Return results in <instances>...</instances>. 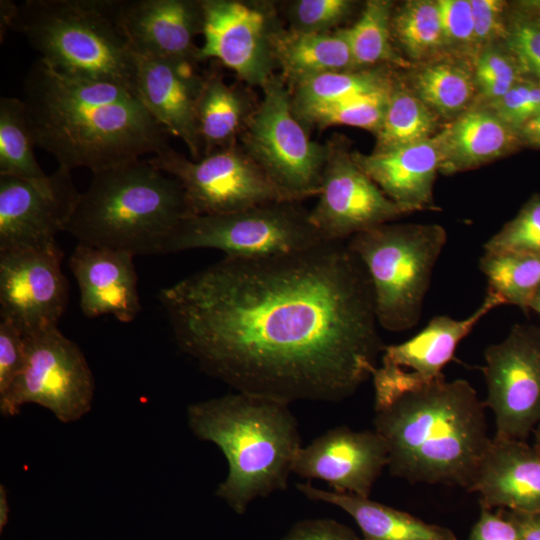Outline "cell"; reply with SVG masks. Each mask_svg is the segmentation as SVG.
Segmentation results:
<instances>
[{
    "label": "cell",
    "instance_id": "cell-1",
    "mask_svg": "<svg viewBox=\"0 0 540 540\" xmlns=\"http://www.w3.org/2000/svg\"><path fill=\"white\" fill-rule=\"evenodd\" d=\"M176 344L237 392L339 402L385 345L368 274L347 244L225 256L158 293Z\"/></svg>",
    "mask_w": 540,
    "mask_h": 540
},
{
    "label": "cell",
    "instance_id": "cell-2",
    "mask_svg": "<svg viewBox=\"0 0 540 540\" xmlns=\"http://www.w3.org/2000/svg\"><path fill=\"white\" fill-rule=\"evenodd\" d=\"M23 101L35 146L69 170L94 173L170 147V134L134 91L68 76L40 58L25 76Z\"/></svg>",
    "mask_w": 540,
    "mask_h": 540
},
{
    "label": "cell",
    "instance_id": "cell-3",
    "mask_svg": "<svg viewBox=\"0 0 540 540\" xmlns=\"http://www.w3.org/2000/svg\"><path fill=\"white\" fill-rule=\"evenodd\" d=\"M374 430L386 442L392 476L466 490L492 440L474 387L444 376L375 410Z\"/></svg>",
    "mask_w": 540,
    "mask_h": 540
},
{
    "label": "cell",
    "instance_id": "cell-4",
    "mask_svg": "<svg viewBox=\"0 0 540 540\" xmlns=\"http://www.w3.org/2000/svg\"><path fill=\"white\" fill-rule=\"evenodd\" d=\"M188 426L224 454L228 474L215 495L237 514L257 498L285 490L301 449L289 404L248 393L226 394L187 407Z\"/></svg>",
    "mask_w": 540,
    "mask_h": 540
},
{
    "label": "cell",
    "instance_id": "cell-5",
    "mask_svg": "<svg viewBox=\"0 0 540 540\" xmlns=\"http://www.w3.org/2000/svg\"><path fill=\"white\" fill-rule=\"evenodd\" d=\"M189 216L180 183L148 158L137 159L94 172L65 231L78 244L133 256L165 254Z\"/></svg>",
    "mask_w": 540,
    "mask_h": 540
},
{
    "label": "cell",
    "instance_id": "cell-6",
    "mask_svg": "<svg viewBox=\"0 0 540 540\" xmlns=\"http://www.w3.org/2000/svg\"><path fill=\"white\" fill-rule=\"evenodd\" d=\"M116 0L0 2L1 32L23 35L39 58L71 77L111 82L137 93L136 60Z\"/></svg>",
    "mask_w": 540,
    "mask_h": 540
},
{
    "label": "cell",
    "instance_id": "cell-7",
    "mask_svg": "<svg viewBox=\"0 0 540 540\" xmlns=\"http://www.w3.org/2000/svg\"><path fill=\"white\" fill-rule=\"evenodd\" d=\"M446 241L441 225L418 223H385L349 239L370 279L376 319L384 329L403 332L418 323Z\"/></svg>",
    "mask_w": 540,
    "mask_h": 540
},
{
    "label": "cell",
    "instance_id": "cell-8",
    "mask_svg": "<svg viewBox=\"0 0 540 540\" xmlns=\"http://www.w3.org/2000/svg\"><path fill=\"white\" fill-rule=\"evenodd\" d=\"M261 87L262 100L239 135L241 147L290 200L318 196L328 144L309 137L283 77L273 74Z\"/></svg>",
    "mask_w": 540,
    "mask_h": 540
},
{
    "label": "cell",
    "instance_id": "cell-9",
    "mask_svg": "<svg viewBox=\"0 0 540 540\" xmlns=\"http://www.w3.org/2000/svg\"><path fill=\"white\" fill-rule=\"evenodd\" d=\"M325 242L296 201L271 202L245 210L185 218L165 254L210 248L232 257H265L304 250Z\"/></svg>",
    "mask_w": 540,
    "mask_h": 540
},
{
    "label": "cell",
    "instance_id": "cell-10",
    "mask_svg": "<svg viewBox=\"0 0 540 540\" xmlns=\"http://www.w3.org/2000/svg\"><path fill=\"white\" fill-rule=\"evenodd\" d=\"M24 367L0 397L3 416H15L27 403L40 405L62 423L87 414L94 397V378L79 346L58 327L24 335Z\"/></svg>",
    "mask_w": 540,
    "mask_h": 540
},
{
    "label": "cell",
    "instance_id": "cell-11",
    "mask_svg": "<svg viewBox=\"0 0 540 540\" xmlns=\"http://www.w3.org/2000/svg\"><path fill=\"white\" fill-rule=\"evenodd\" d=\"M148 159L180 183L191 216L228 214L271 202L292 201L237 143L196 161L171 147Z\"/></svg>",
    "mask_w": 540,
    "mask_h": 540
},
{
    "label": "cell",
    "instance_id": "cell-12",
    "mask_svg": "<svg viewBox=\"0 0 540 540\" xmlns=\"http://www.w3.org/2000/svg\"><path fill=\"white\" fill-rule=\"evenodd\" d=\"M482 368L495 438L526 441L540 423V327L514 325L488 346Z\"/></svg>",
    "mask_w": 540,
    "mask_h": 540
},
{
    "label": "cell",
    "instance_id": "cell-13",
    "mask_svg": "<svg viewBox=\"0 0 540 540\" xmlns=\"http://www.w3.org/2000/svg\"><path fill=\"white\" fill-rule=\"evenodd\" d=\"M316 205L309 220L325 242L343 241L389 223L405 212L357 165L347 143H328Z\"/></svg>",
    "mask_w": 540,
    "mask_h": 540
},
{
    "label": "cell",
    "instance_id": "cell-14",
    "mask_svg": "<svg viewBox=\"0 0 540 540\" xmlns=\"http://www.w3.org/2000/svg\"><path fill=\"white\" fill-rule=\"evenodd\" d=\"M502 304L505 303L500 296L487 290L481 305L467 318L435 316L412 338L385 346L382 364L372 373L374 411L401 394L442 377V369L454 358L461 340L485 315Z\"/></svg>",
    "mask_w": 540,
    "mask_h": 540
},
{
    "label": "cell",
    "instance_id": "cell-15",
    "mask_svg": "<svg viewBox=\"0 0 540 540\" xmlns=\"http://www.w3.org/2000/svg\"><path fill=\"white\" fill-rule=\"evenodd\" d=\"M57 242L0 251V320L23 335L57 327L69 300Z\"/></svg>",
    "mask_w": 540,
    "mask_h": 540
},
{
    "label": "cell",
    "instance_id": "cell-16",
    "mask_svg": "<svg viewBox=\"0 0 540 540\" xmlns=\"http://www.w3.org/2000/svg\"><path fill=\"white\" fill-rule=\"evenodd\" d=\"M80 195L65 167L40 182L0 175V251L55 243Z\"/></svg>",
    "mask_w": 540,
    "mask_h": 540
},
{
    "label": "cell",
    "instance_id": "cell-17",
    "mask_svg": "<svg viewBox=\"0 0 540 540\" xmlns=\"http://www.w3.org/2000/svg\"><path fill=\"white\" fill-rule=\"evenodd\" d=\"M203 43L198 61L215 59L252 85L262 86L276 65L265 11L240 1L203 0Z\"/></svg>",
    "mask_w": 540,
    "mask_h": 540
},
{
    "label": "cell",
    "instance_id": "cell-18",
    "mask_svg": "<svg viewBox=\"0 0 540 540\" xmlns=\"http://www.w3.org/2000/svg\"><path fill=\"white\" fill-rule=\"evenodd\" d=\"M388 465V448L376 430L339 426L301 447L292 473L327 482L334 492L369 497Z\"/></svg>",
    "mask_w": 540,
    "mask_h": 540
},
{
    "label": "cell",
    "instance_id": "cell-19",
    "mask_svg": "<svg viewBox=\"0 0 540 540\" xmlns=\"http://www.w3.org/2000/svg\"><path fill=\"white\" fill-rule=\"evenodd\" d=\"M117 21L134 53L195 64L203 0H116Z\"/></svg>",
    "mask_w": 540,
    "mask_h": 540
},
{
    "label": "cell",
    "instance_id": "cell-20",
    "mask_svg": "<svg viewBox=\"0 0 540 540\" xmlns=\"http://www.w3.org/2000/svg\"><path fill=\"white\" fill-rule=\"evenodd\" d=\"M134 55L138 96L168 133L185 143L191 159H201L197 113L205 75L197 74L193 63Z\"/></svg>",
    "mask_w": 540,
    "mask_h": 540
},
{
    "label": "cell",
    "instance_id": "cell-21",
    "mask_svg": "<svg viewBox=\"0 0 540 540\" xmlns=\"http://www.w3.org/2000/svg\"><path fill=\"white\" fill-rule=\"evenodd\" d=\"M133 258L128 252L77 244L68 264L86 317L111 314L129 323L138 316L142 306Z\"/></svg>",
    "mask_w": 540,
    "mask_h": 540
},
{
    "label": "cell",
    "instance_id": "cell-22",
    "mask_svg": "<svg viewBox=\"0 0 540 540\" xmlns=\"http://www.w3.org/2000/svg\"><path fill=\"white\" fill-rule=\"evenodd\" d=\"M469 492L483 508L540 512V455L526 441L492 437Z\"/></svg>",
    "mask_w": 540,
    "mask_h": 540
},
{
    "label": "cell",
    "instance_id": "cell-23",
    "mask_svg": "<svg viewBox=\"0 0 540 540\" xmlns=\"http://www.w3.org/2000/svg\"><path fill=\"white\" fill-rule=\"evenodd\" d=\"M357 165L405 214L439 210L433 188L440 167L436 137L370 154L352 151Z\"/></svg>",
    "mask_w": 540,
    "mask_h": 540
},
{
    "label": "cell",
    "instance_id": "cell-24",
    "mask_svg": "<svg viewBox=\"0 0 540 540\" xmlns=\"http://www.w3.org/2000/svg\"><path fill=\"white\" fill-rule=\"evenodd\" d=\"M435 137L439 172L445 175L480 167L523 147L518 130L487 106L470 108Z\"/></svg>",
    "mask_w": 540,
    "mask_h": 540
},
{
    "label": "cell",
    "instance_id": "cell-25",
    "mask_svg": "<svg viewBox=\"0 0 540 540\" xmlns=\"http://www.w3.org/2000/svg\"><path fill=\"white\" fill-rule=\"evenodd\" d=\"M296 487L307 498L334 505L350 515L360 528L362 540H459L447 527L427 523L369 497L318 489L309 482Z\"/></svg>",
    "mask_w": 540,
    "mask_h": 540
},
{
    "label": "cell",
    "instance_id": "cell-26",
    "mask_svg": "<svg viewBox=\"0 0 540 540\" xmlns=\"http://www.w3.org/2000/svg\"><path fill=\"white\" fill-rule=\"evenodd\" d=\"M272 48L276 65L291 84L327 72L355 70L349 44L340 29L335 33L276 29Z\"/></svg>",
    "mask_w": 540,
    "mask_h": 540
},
{
    "label": "cell",
    "instance_id": "cell-27",
    "mask_svg": "<svg viewBox=\"0 0 540 540\" xmlns=\"http://www.w3.org/2000/svg\"><path fill=\"white\" fill-rule=\"evenodd\" d=\"M248 108L240 89L225 83L219 75H205L197 113L203 156L236 143L252 113Z\"/></svg>",
    "mask_w": 540,
    "mask_h": 540
},
{
    "label": "cell",
    "instance_id": "cell-28",
    "mask_svg": "<svg viewBox=\"0 0 540 540\" xmlns=\"http://www.w3.org/2000/svg\"><path fill=\"white\" fill-rule=\"evenodd\" d=\"M412 91L437 116L454 120L470 109L478 89L473 69L445 59L422 66L412 78Z\"/></svg>",
    "mask_w": 540,
    "mask_h": 540
},
{
    "label": "cell",
    "instance_id": "cell-29",
    "mask_svg": "<svg viewBox=\"0 0 540 540\" xmlns=\"http://www.w3.org/2000/svg\"><path fill=\"white\" fill-rule=\"evenodd\" d=\"M437 115L412 91L400 85L390 90L376 135V151L428 140L435 136Z\"/></svg>",
    "mask_w": 540,
    "mask_h": 540
},
{
    "label": "cell",
    "instance_id": "cell-30",
    "mask_svg": "<svg viewBox=\"0 0 540 540\" xmlns=\"http://www.w3.org/2000/svg\"><path fill=\"white\" fill-rule=\"evenodd\" d=\"M291 93L295 112L386 90L391 78L380 70L327 72L301 80Z\"/></svg>",
    "mask_w": 540,
    "mask_h": 540
},
{
    "label": "cell",
    "instance_id": "cell-31",
    "mask_svg": "<svg viewBox=\"0 0 540 540\" xmlns=\"http://www.w3.org/2000/svg\"><path fill=\"white\" fill-rule=\"evenodd\" d=\"M392 7L388 0L367 1L355 24L340 29L349 44L355 69L382 63L408 66L391 44Z\"/></svg>",
    "mask_w": 540,
    "mask_h": 540
},
{
    "label": "cell",
    "instance_id": "cell-32",
    "mask_svg": "<svg viewBox=\"0 0 540 540\" xmlns=\"http://www.w3.org/2000/svg\"><path fill=\"white\" fill-rule=\"evenodd\" d=\"M479 268L488 281L487 290L500 296L505 304L529 311L540 286V252H485Z\"/></svg>",
    "mask_w": 540,
    "mask_h": 540
},
{
    "label": "cell",
    "instance_id": "cell-33",
    "mask_svg": "<svg viewBox=\"0 0 540 540\" xmlns=\"http://www.w3.org/2000/svg\"><path fill=\"white\" fill-rule=\"evenodd\" d=\"M36 147L26 116L23 99H0V175L40 182L47 175L38 164Z\"/></svg>",
    "mask_w": 540,
    "mask_h": 540
},
{
    "label": "cell",
    "instance_id": "cell-34",
    "mask_svg": "<svg viewBox=\"0 0 540 540\" xmlns=\"http://www.w3.org/2000/svg\"><path fill=\"white\" fill-rule=\"evenodd\" d=\"M391 28L413 60L431 57L448 46L437 1L404 2L392 16Z\"/></svg>",
    "mask_w": 540,
    "mask_h": 540
},
{
    "label": "cell",
    "instance_id": "cell-35",
    "mask_svg": "<svg viewBox=\"0 0 540 540\" xmlns=\"http://www.w3.org/2000/svg\"><path fill=\"white\" fill-rule=\"evenodd\" d=\"M392 86L376 93L294 112L302 123L320 127L347 125L376 133Z\"/></svg>",
    "mask_w": 540,
    "mask_h": 540
},
{
    "label": "cell",
    "instance_id": "cell-36",
    "mask_svg": "<svg viewBox=\"0 0 540 540\" xmlns=\"http://www.w3.org/2000/svg\"><path fill=\"white\" fill-rule=\"evenodd\" d=\"M485 252H540V193L532 195L518 214L484 245Z\"/></svg>",
    "mask_w": 540,
    "mask_h": 540
},
{
    "label": "cell",
    "instance_id": "cell-37",
    "mask_svg": "<svg viewBox=\"0 0 540 540\" xmlns=\"http://www.w3.org/2000/svg\"><path fill=\"white\" fill-rule=\"evenodd\" d=\"M478 91L489 102L505 95L526 76L513 54L495 48L479 50L473 68Z\"/></svg>",
    "mask_w": 540,
    "mask_h": 540
},
{
    "label": "cell",
    "instance_id": "cell-38",
    "mask_svg": "<svg viewBox=\"0 0 540 540\" xmlns=\"http://www.w3.org/2000/svg\"><path fill=\"white\" fill-rule=\"evenodd\" d=\"M350 0H298L290 4V30L326 33L345 20L353 10Z\"/></svg>",
    "mask_w": 540,
    "mask_h": 540
},
{
    "label": "cell",
    "instance_id": "cell-39",
    "mask_svg": "<svg viewBox=\"0 0 540 540\" xmlns=\"http://www.w3.org/2000/svg\"><path fill=\"white\" fill-rule=\"evenodd\" d=\"M515 129L540 115V80L524 76L501 98L487 106Z\"/></svg>",
    "mask_w": 540,
    "mask_h": 540
},
{
    "label": "cell",
    "instance_id": "cell-40",
    "mask_svg": "<svg viewBox=\"0 0 540 540\" xmlns=\"http://www.w3.org/2000/svg\"><path fill=\"white\" fill-rule=\"evenodd\" d=\"M508 23L507 49L525 75L534 77L540 70V22L515 14Z\"/></svg>",
    "mask_w": 540,
    "mask_h": 540
},
{
    "label": "cell",
    "instance_id": "cell-41",
    "mask_svg": "<svg viewBox=\"0 0 540 540\" xmlns=\"http://www.w3.org/2000/svg\"><path fill=\"white\" fill-rule=\"evenodd\" d=\"M474 20V45L476 49L487 47L495 41L508 37L506 8L502 0H470Z\"/></svg>",
    "mask_w": 540,
    "mask_h": 540
},
{
    "label": "cell",
    "instance_id": "cell-42",
    "mask_svg": "<svg viewBox=\"0 0 540 540\" xmlns=\"http://www.w3.org/2000/svg\"><path fill=\"white\" fill-rule=\"evenodd\" d=\"M24 362V335L10 322L0 320V397L15 383Z\"/></svg>",
    "mask_w": 540,
    "mask_h": 540
},
{
    "label": "cell",
    "instance_id": "cell-43",
    "mask_svg": "<svg viewBox=\"0 0 540 540\" xmlns=\"http://www.w3.org/2000/svg\"><path fill=\"white\" fill-rule=\"evenodd\" d=\"M444 34L449 45H474V20L470 0L437 1Z\"/></svg>",
    "mask_w": 540,
    "mask_h": 540
},
{
    "label": "cell",
    "instance_id": "cell-44",
    "mask_svg": "<svg viewBox=\"0 0 540 540\" xmlns=\"http://www.w3.org/2000/svg\"><path fill=\"white\" fill-rule=\"evenodd\" d=\"M467 540H523L521 529L508 510L481 507Z\"/></svg>",
    "mask_w": 540,
    "mask_h": 540
},
{
    "label": "cell",
    "instance_id": "cell-45",
    "mask_svg": "<svg viewBox=\"0 0 540 540\" xmlns=\"http://www.w3.org/2000/svg\"><path fill=\"white\" fill-rule=\"evenodd\" d=\"M282 540H362L356 533L333 519H306L297 522Z\"/></svg>",
    "mask_w": 540,
    "mask_h": 540
},
{
    "label": "cell",
    "instance_id": "cell-46",
    "mask_svg": "<svg viewBox=\"0 0 540 540\" xmlns=\"http://www.w3.org/2000/svg\"><path fill=\"white\" fill-rule=\"evenodd\" d=\"M510 513L521 529L523 540H540V512L520 513L510 511Z\"/></svg>",
    "mask_w": 540,
    "mask_h": 540
},
{
    "label": "cell",
    "instance_id": "cell-47",
    "mask_svg": "<svg viewBox=\"0 0 540 540\" xmlns=\"http://www.w3.org/2000/svg\"><path fill=\"white\" fill-rule=\"evenodd\" d=\"M518 133L523 146L540 149V115L523 124Z\"/></svg>",
    "mask_w": 540,
    "mask_h": 540
},
{
    "label": "cell",
    "instance_id": "cell-48",
    "mask_svg": "<svg viewBox=\"0 0 540 540\" xmlns=\"http://www.w3.org/2000/svg\"><path fill=\"white\" fill-rule=\"evenodd\" d=\"M510 6L512 14L540 22V0H518Z\"/></svg>",
    "mask_w": 540,
    "mask_h": 540
},
{
    "label": "cell",
    "instance_id": "cell-49",
    "mask_svg": "<svg viewBox=\"0 0 540 540\" xmlns=\"http://www.w3.org/2000/svg\"><path fill=\"white\" fill-rule=\"evenodd\" d=\"M8 517V507L6 501V494L4 488L1 487V496H0V529L2 530L7 522Z\"/></svg>",
    "mask_w": 540,
    "mask_h": 540
},
{
    "label": "cell",
    "instance_id": "cell-50",
    "mask_svg": "<svg viewBox=\"0 0 540 540\" xmlns=\"http://www.w3.org/2000/svg\"><path fill=\"white\" fill-rule=\"evenodd\" d=\"M533 310L537 314L540 315V286L536 290L535 294L533 295L530 305H529V311Z\"/></svg>",
    "mask_w": 540,
    "mask_h": 540
},
{
    "label": "cell",
    "instance_id": "cell-51",
    "mask_svg": "<svg viewBox=\"0 0 540 540\" xmlns=\"http://www.w3.org/2000/svg\"><path fill=\"white\" fill-rule=\"evenodd\" d=\"M534 444H533V447L535 448V450L539 453L540 455V423L538 424V426L535 428L534 432Z\"/></svg>",
    "mask_w": 540,
    "mask_h": 540
}]
</instances>
